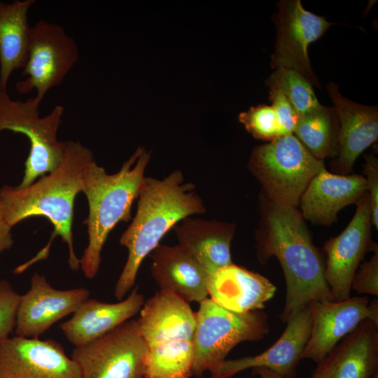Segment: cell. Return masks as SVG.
Wrapping results in <instances>:
<instances>
[{"label": "cell", "instance_id": "obj_8", "mask_svg": "<svg viewBox=\"0 0 378 378\" xmlns=\"http://www.w3.org/2000/svg\"><path fill=\"white\" fill-rule=\"evenodd\" d=\"M148 347L136 320H129L86 345L71 358L82 378H144Z\"/></svg>", "mask_w": 378, "mask_h": 378}, {"label": "cell", "instance_id": "obj_1", "mask_svg": "<svg viewBox=\"0 0 378 378\" xmlns=\"http://www.w3.org/2000/svg\"><path fill=\"white\" fill-rule=\"evenodd\" d=\"M94 160L88 148L79 141H66L62 160L54 171L23 188L8 185L0 188L1 212L11 228L34 216L46 218L53 226L47 245L31 260L18 266L15 274H21L34 263L46 259L56 236H60L68 246L69 267L73 270L80 268V259L73 244L74 205L77 195L83 192L86 169Z\"/></svg>", "mask_w": 378, "mask_h": 378}, {"label": "cell", "instance_id": "obj_7", "mask_svg": "<svg viewBox=\"0 0 378 378\" xmlns=\"http://www.w3.org/2000/svg\"><path fill=\"white\" fill-rule=\"evenodd\" d=\"M41 103L35 97L25 102L12 100L6 91H0V132L21 133L29 141L24 176L18 186L20 188L54 171L64 155L65 141L57 139L64 108L56 105L48 115L41 118L38 111Z\"/></svg>", "mask_w": 378, "mask_h": 378}, {"label": "cell", "instance_id": "obj_14", "mask_svg": "<svg viewBox=\"0 0 378 378\" xmlns=\"http://www.w3.org/2000/svg\"><path fill=\"white\" fill-rule=\"evenodd\" d=\"M85 288L59 290L51 286L43 274L34 273L29 289L20 296L15 335L38 337L56 322L73 314L89 298Z\"/></svg>", "mask_w": 378, "mask_h": 378}, {"label": "cell", "instance_id": "obj_22", "mask_svg": "<svg viewBox=\"0 0 378 378\" xmlns=\"http://www.w3.org/2000/svg\"><path fill=\"white\" fill-rule=\"evenodd\" d=\"M207 290L210 299L218 305L246 313L265 308L276 287L259 273L232 263L210 276Z\"/></svg>", "mask_w": 378, "mask_h": 378}, {"label": "cell", "instance_id": "obj_33", "mask_svg": "<svg viewBox=\"0 0 378 378\" xmlns=\"http://www.w3.org/2000/svg\"><path fill=\"white\" fill-rule=\"evenodd\" d=\"M10 230L11 227L7 224L3 216L0 203V256L13 244Z\"/></svg>", "mask_w": 378, "mask_h": 378}, {"label": "cell", "instance_id": "obj_2", "mask_svg": "<svg viewBox=\"0 0 378 378\" xmlns=\"http://www.w3.org/2000/svg\"><path fill=\"white\" fill-rule=\"evenodd\" d=\"M266 229L257 237V256L261 263L275 256L284 272V322L313 302L335 301L324 278V263L312 243L300 211L295 206L270 202Z\"/></svg>", "mask_w": 378, "mask_h": 378}, {"label": "cell", "instance_id": "obj_19", "mask_svg": "<svg viewBox=\"0 0 378 378\" xmlns=\"http://www.w3.org/2000/svg\"><path fill=\"white\" fill-rule=\"evenodd\" d=\"M139 312L136 321L148 349L172 341L192 340L195 313L174 293L160 290L144 302Z\"/></svg>", "mask_w": 378, "mask_h": 378}, {"label": "cell", "instance_id": "obj_17", "mask_svg": "<svg viewBox=\"0 0 378 378\" xmlns=\"http://www.w3.org/2000/svg\"><path fill=\"white\" fill-rule=\"evenodd\" d=\"M327 90L340 123L339 149L332 167L338 174L348 175L357 158L377 140L378 109L344 97L334 83L328 85Z\"/></svg>", "mask_w": 378, "mask_h": 378}, {"label": "cell", "instance_id": "obj_28", "mask_svg": "<svg viewBox=\"0 0 378 378\" xmlns=\"http://www.w3.org/2000/svg\"><path fill=\"white\" fill-rule=\"evenodd\" d=\"M239 120L253 137L271 141L281 136L278 120L272 106L259 104L239 115Z\"/></svg>", "mask_w": 378, "mask_h": 378}, {"label": "cell", "instance_id": "obj_4", "mask_svg": "<svg viewBox=\"0 0 378 378\" xmlns=\"http://www.w3.org/2000/svg\"><path fill=\"white\" fill-rule=\"evenodd\" d=\"M150 158V153L139 147L115 174H107L94 160L88 165L83 190L89 206L83 221L88 244L80 259L86 278L93 279L98 273L101 252L111 231L119 222L132 219V206L138 198Z\"/></svg>", "mask_w": 378, "mask_h": 378}, {"label": "cell", "instance_id": "obj_10", "mask_svg": "<svg viewBox=\"0 0 378 378\" xmlns=\"http://www.w3.org/2000/svg\"><path fill=\"white\" fill-rule=\"evenodd\" d=\"M277 6L274 18L276 36L271 56L272 68L293 70L312 86L321 88L311 66L308 47L332 24L305 10L300 0H282Z\"/></svg>", "mask_w": 378, "mask_h": 378}, {"label": "cell", "instance_id": "obj_15", "mask_svg": "<svg viewBox=\"0 0 378 378\" xmlns=\"http://www.w3.org/2000/svg\"><path fill=\"white\" fill-rule=\"evenodd\" d=\"M286 323L281 337L266 351L253 356L225 360L211 372V375L232 377L249 368H264L284 377L293 378L311 334L310 304Z\"/></svg>", "mask_w": 378, "mask_h": 378}, {"label": "cell", "instance_id": "obj_21", "mask_svg": "<svg viewBox=\"0 0 378 378\" xmlns=\"http://www.w3.org/2000/svg\"><path fill=\"white\" fill-rule=\"evenodd\" d=\"M151 258L152 275L160 290L174 293L188 303L207 298L211 275L183 247L159 244Z\"/></svg>", "mask_w": 378, "mask_h": 378}, {"label": "cell", "instance_id": "obj_5", "mask_svg": "<svg viewBox=\"0 0 378 378\" xmlns=\"http://www.w3.org/2000/svg\"><path fill=\"white\" fill-rule=\"evenodd\" d=\"M248 167L271 202L295 207L312 178L326 168L293 134L255 147Z\"/></svg>", "mask_w": 378, "mask_h": 378}, {"label": "cell", "instance_id": "obj_20", "mask_svg": "<svg viewBox=\"0 0 378 378\" xmlns=\"http://www.w3.org/2000/svg\"><path fill=\"white\" fill-rule=\"evenodd\" d=\"M144 303L136 286L128 297L115 303L87 299L60 328L75 348L81 347L106 335L136 315Z\"/></svg>", "mask_w": 378, "mask_h": 378}, {"label": "cell", "instance_id": "obj_16", "mask_svg": "<svg viewBox=\"0 0 378 378\" xmlns=\"http://www.w3.org/2000/svg\"><path fill=\"white\" fill-rule=\"evenodd\" d=\"M312 378H378V324L361 321L318 363Z\"/></svg>", "mask_w": 378, "mask_h": 378}, {"label": "cell", "instance_id": "obj_24", "mask_svg": "<svg viewBox=\"0 0 378 378\" xmlns=\"http://www.w3.org/2000/svg\"><path fill=\"white\" fill-rule=\"evenodd\" d=\"M34 3L0 1V91H6L12 72L27 62L31 30L27 13Z\"/></svg>", "mask_w": 378, "mask_h": 378}, {"label": "cell", "instance_id": "obj_23", "mask_svg": "<svg viewBox=\"0 0 378 378\" xmlns=\"http://www.w3.org/2000/svg\"><path fill=\"white\" fill-rule=\"evenodd\" d=\"M232 223L187 217L174 227L178 244L190 252L210 274L232 264Z\"/></svg>", "mask_w": 378, "mask_h": 378}, {"label": "cell", "instance_id": "obj_30", "mask_svg": "<svg viewBox=\"0 0 378 378\" xmlns=\"http://www.w3.org/2000/svg\"><path fill=\"white\" fill-rule=\"evenodd\" d=\"M371 258L363 262L355 273L351 290L359 294L378 296V246L373 249Z\"/></svg>", "mask_w": 378, "mask_h": 378}, {"label": "cell", "instance_id": "obj_35", "mask_svg": "<svg viewBox=\"0 0 378 378\" xmlns=\"http://www.w3.org/2000/svg\"><path fill=\"white\" fill-rule=\"evenodd\" d=\"M204 378H232V377H218V376L211 375L210 377H204Z\"/></svg>", "mask_w": 378, "mask_h": 378}, {"label": "cell", "instance_id": "obj_25", "mask_svg": "<svg viewBox=\"0 0 378 378\" xmlns=\"http://www.w3.org/2000/svg\"><path fill=\"white\" fill-rule=\"evenodd\" d=\"M340 123L334 108H320L299 117L293 134L316 158L337 155Z\"/></svg>", "mask_w": 378, "mask_h": 378}, {"label": "cell", "instance_id": "obj_9", "mask_svg": "<svg viewBox=\"0 0 378 378\" xmlns=\"http://www.w3.org/2000/svg\"><path fill=\"white\" fill-rule=\"evenodd\" d=\"M78 60L74 39L57 24L45 20L31 27L27 60L15 88L20 94L35 90L41 102L46 94L60 85Z\"/></svg>", "mask_w": 378, "mask_h": 378}, {"label": "cell", "instance_id": "obj_18", "mask_svg": "<svg viewBox=\"0 0 378 378\" xmlns=\"http://www.w3.org/2000/svg\"><path fill=\"white\" fill-rule=\"evenodd\" d=\"M367 193L366 181L358 174L330 173L326 168L310 181L300 201L303 218L317 225H330L338 212Z\"/></svg>", "mask_w": 378, "mask_h": 378}, {"label": "cell", "instance_id": "obj_6", "mask_svg": "<svg viewBox=\"0 0 378 378\" xmlns=\"http://www.w3.org/2000/svg\"><path fill=\"white\" fill-rule=\"evenodd\" d=\"M195 313L192 375L196 377L211 372L238 344L258 341L270 331L267 316L262 310L236 313L207 298Z\"/></svg>", "mask_w": 378, "mask_h": 378}, {"label": "cell", "instance_id": "obj_26", "mask_svg": "<svg viewBox=\"0 0 378 378\" xmlns=\"http://www.w3.org/2000/svg\"><path fill=\"white\" fill-rule=\"evenodd\" d=\"M192 364V341L162 343L148 349L144 378H190Z\"/></svg>", "mask_w": 378, "mask_h": 378}, {"label": "cell", "instance_id": "obj_29", "mask_svg": "<svg viewBox=\"0 0 378 378\" xmlns=\"http://www.w3.org/2000/svg\"><path fill=\"white\" fill-rule=\"evenodd\" d=\"M20 296L8 281L0 279V340L15 330Z\"/></svg>", "mask_w": 378, "mask_h": 378}, {"label": "cell", "instance_id": "obj_32", "mask_svg": "<svg viewBox=\"0 0 378 378\" xmlns=\"http://www.w3.org/2000/svg\"><path fill=\"white\" fill-rule=\"evenodd\" d=\"M367 193L369 196L372 223L378 228V161L374 155L366 157L364 164Z\"/></svg>", "mask_w": 378, "mask_h": 378}, {"label": "cell", "instance_id": "obj_12", "mask_svg": "<svg viewBox=\"0 0 378 378\" xmlns=\"http://www.w3.org/2000/svg\"><path fill=\"white\" fill-rule=\"evenodd\" d=\"M0 378H82L77 363L53 340H0Z\"/></svg>", "mask_w": 378, "mask_h": 378}, {"label": "cell", "instance_id": "obj_11", "mask_svg": "<svg viewBox=\"0 0 378 378\" xmlns=\"http://www.w3.org/2000/svg\"><path fill=\"white\" fill-rule=\"evenodd\" d=\"M356 211L342 232L328 239L324 278L335 301L350 298L351 282L360 261L374 244L371 243L372 216L365 193L357 202Z\"/></svg>", "mask_w": 378, "mask_h": 378}, {"label": "cell", "instance_id": "obj_34", "mask_svg": "<svg viewBox=\"0 0 378 378\" xmlns=\"http://www.w3.org/2000/svg\"><path fill=\"white\" fill-rule=\"evenodd\" d=\"M253 375H258L260 378H286L269 369L255 368L252 369Z\"/></svg>", "mask_w": 378, "mask_h": 378}, {"label": "cell", "instance_id": "obj_27", "mask_svg": "<svg viewBox=\"0 0 378 378\" xmlns=\"http://www.w3.org/2000/svg\"><path fill=\"white\" fill-rule=\"evenodd\" d=\"M266 83L270 90H278L286 97L299 117L322 106L317 99L313 86L293 70L284 68L274 69Z\"/></svg>", "mask_w": 378, "mask_h": 378}, {"label": "cell", "instance_id": "obj_13", "mask_svg": "<svg viewBox=\"0 0 378 378\" xmlns=\"http://www.w3.org/2000/svg\"><path fill=\"white\" fill-rule=\"evenodd\" d=\"M312 317L309 339L302 359L317 363L361 321L370 319L378 324V300L367 297H350L341 301L310 303Z\"/></svg>", "mask_w": 378, "mask_h": 378}, {"label": "cell", "instance_id": "obj_31", "mask_svg": "<svg viewBox=\"0 0 378 378\" xmlns=\"http://www.w3.org/2000/svg\"><path fill=\"white\" fill-rule=\"evenodd\" d=\"M270 99L278 120L281 136L293 134L299 116L288 100L276 90H270Z\"/></svg>", "mask_w": 378, "mask_h": 378}, {"label": "cell", "instance_id": "obj_3", "mask_svg": "<svg viewBox=\"0 0 378 378\" xmlns=\"http://www.w3.org/2000/svg\"><path fill=\"white\" fill-rule=\"evenodd\" d=\"M137 200L136 214L119 240L128 251L114 290L119 301L134 286L141 262L164 235L184 218L206 211L195 185L186 181L179 169L162 179L145 176Z\"/></svg>", "mask_w": 378, "mask_h": 378}]
</instances>
